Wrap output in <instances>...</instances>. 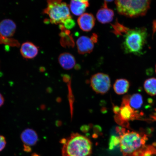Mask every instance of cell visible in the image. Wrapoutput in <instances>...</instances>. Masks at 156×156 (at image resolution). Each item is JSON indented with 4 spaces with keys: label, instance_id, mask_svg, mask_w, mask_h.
Masks as SVG:
<instances>
[{
    "label": "cell",
    "instance_id": "13",
    "mask_svg": "<svg viewBox=\"0 0 156 156\" xmlns=\"http://www.w3.org/2000/svg\"><path fill=\"white\" fill-rule=\"evenodd\" d=\"M107 3L105 2L103 6L99 10L97 14L98 20L102 24L110 23L112 20L114 16V11L108 8Z\"/></svg>",
    "mask_w": 156,
    "mask_h": 156
},
{
    "label": "cell",
    "instance_id": "8",
    "mask_svg": "<svg viewBox=\"0 0 156 156\" xmlns=\"http://www.w3.org/2000/svg\"><path fill=\"white\" fill-rule=\"evenodd\" d=\"M90 86L95 92L104 94L109 90L111 87L110 77L107 74L98 73L91 77Z\"/></svg>",
    "mask_w": 156,
    "mask_h": 156
},
{
    "label": "cell",
    "instance_id": "21",
    "mask_svg": "<svg viewBox=\"0 0 156 156\" xmlns=\"http://www.w3.org/2000/svg\"><path fill=\"white\" fill-rule=\"evenodd\" d=\"M114 31L113 32L116 35H122L125 34L129 29L119 23L116 22L114 25H113Z\"/></svg>",
    "mask_w": 156,
    "mask_h": 156
},
{
    "label": "cell",
    "instance_id": "26",
    "mask_svg": "<svg viewBox=\"0 0 156 156\" xmlns=\"http://www.w3.org/2000/svg\"><path fill=\"white\" fill-rule=\"evenodd\" d=\"M114 0H105V2H112Z\"/></svg>",
    "mask_w": 156,
    "mask_h": 156
},
{
    "label": "cell",
    "instance_id": "10",
    "mask_svg": "<svg viewBox=\"0 0 156 156\" xmlns=\"http://www.w3.org/2000/svg\"><path fill=\"white\" fill-rule=\"evenodd\" d=\"M21 138L24 144V150L29 152L31 151L30 146L36 145L37 142L38 136L34 130L28 128L22 132Z\"/></svg>",
    "mask_w": 156,
    "mask_h": 156
},
{
    "label": "cell",
    "instance_id": "3",
    "mask_svg": "<svg viewBox=\"0 0 156 156\" xmlns=\"http://www.w3.org/2000/svg\"><path fill=\"white\" fill-rule=\"evenodd\" d=\"M124 34L122 46L125 52L138 56L143 54L147 37V29L144 27L133 29H129Z\"/></svg>",
    "mask_w": 156,
    "mask_h": 156
},
{
    "label": "cell",
    "instance_id": "19",
    "mask_svg": "<svg viewBox=\"0 0 156 156\" xmlns=\"http://www.w3.org/2000/svg\"><path fill=\"white\" fill-rule=\"evenodd\" d=\"M144 87L146 92L151 96L156 95V79L150 78L145 81Z\"/></svg>",
    "mask_w": 156,
    "mask_h": 156
},
{
    "label": "cell",
    "instance_id": "4",
    "mask_svg": "<svg viewBox=\"0 0 156 156\" xmlns=\"http://www.w3.org/2000/svg\"><path fill=\"white\" fill-rule=\"evenodd\" d=\"M151 0H116L117 11L120 14L129 17L145 15Z\"/></svg>",
    "mask_w": 156,
    "mask_h": 156
},
{
    "label": "cell",
    "instance_id": "24",
    "mask_svg": "<svg viewBox=\"0 0 156 156\" xmlns=\"http://www.w3.org/2000/svg\"><path fill=\"white\" fill-rule=\"evenodd\" d=\"M5 102V99L3 95L0 93V107L4 104Z\"/></svg>",
    "mask_w": 156,
    "mask_h": 156
},
{
    "label": "cell",
    "instance_id": "25",
    "mask_svg": "<svg viewBox=\"0 0 156 156\" xmlns=\"http://www.w3.org/2000/svg\"><path fill=\"white\" fill-rule=\"evenodd\" d=\"M75 1H79L81 2H88V0H75Z\"/></svg>",
    "mask_w": 156,
    "mask_h": 156
},
{
    "label": "cell",
    "instance_id": "12",
    "mask_svg": "<svg viewBox=\"0 0 156 156\" xmlns=\"http://www.w3.org/2000/svg\"><path fill=\"white\" fill-rule=\"evenodd\" d=\"M20 51L23 58L26 59H32L37 55L39 48L32 42H27L21 45Z\"/></svg>",
    "mask_w": 156,
    "mask_h": 156
},
{
    "label": "cell",
    "instance_id": "7",
    "mask_svg": "<svg viewBox=\"0 0 156 156\" xmlns=\"http://www.w3.org/2000/svg\"><path fill=\"white\" fill-rule=\"evenodd\" d=\"M129 96H125L123 98L121 106L118 114H116L115 119L119 124L123 126L127 127L128 122L140 119L142 116L141 113H139L137 111L132 108L129 104Z\"/></svg>",
    "mask_w": 156,
    "mask_h": 156
},
{
    "label": "cell",
    "instance_id": "2",
    "mask_svg": "<svg viewBox=\"0 0 156 156\" xmlns=\"http://www.w3.org/2000/svg\"><path fill=\"white\" fill-rule=\"evenodd\" d=\"M62 156H89L92 152V143L87 137L78 133H73L63 139Z\"/></svg>",
    "mask_w": 156,
    "mask_h": 156
},
{
    "label": "cell",
    "instance_id": "6",
    "mask_svg": "<svg viewBox=\"0 0 156 156\" xmlns=\"http://www.w3.org/2000/svg\"><path fill=\"white\" fill-rule=\"evenodd\" d=\"M16 29V24L11 20L5 19L2 21L0 22V44L19 47L20 43L18 41L11 38Z\"/></svg>",
    "mask_w": 156,
    "mask_h": 156
},
{
    "label": "cell",
    "instance_id": "14",
    "mask_svg": "<svg viewBox=\"0 0 156 156\" xmlns=\"http://www.w3.org/2000/svg\"><path fill=\"white\" fill-rule=\"evenodd\" d=\"M58 62L64 69L67 70L73 69L76 64L75 57L68 52L60 54L58 57Z\"/></svg>",
    "mask_w": 156,
    "mask_h": 156
},
{
    "label": "cell",
    "instance_id": "18",
    "mask_svg": "<svg viewBox=\"0 0 156 156\" xmlns=\"http://www.w3.org/2000/svg\"><path fill=\"white\" fill-rule=\"evenodd\" d=\"M128 102L130 107L136 111L141 108L143 105V98L140 94H134L131 96H129Z\"/></svg>",
    "mask_w": 156,
    "mask_h": 156
},
{
    "label": "cell",
    "instance_id": "9",
    "mask_svg": "<svg viewBox=\"0 0 156 156\" xmlns=\"http://www.w3.org/2000/svg\"><path fill=\"white\" fill-rule=\"evenodd\" d=\"M97 41L98 36L95 34H93L90 38L85 36L80 37L76 42L78 52L80 54L91 53Z\"/></svg>",
    "mask_w": 156,
    "mask_h": 156
},
{
    "label": "cell",
    "instance_id": "11",
    "mask_svg": "<svg viewBox=\"0 0 156 156\" xmlns=\"http://www.w3.org/2000/svg\"><path fill=\"white\" fill-rule=\"evenodd\" d=\"M95 20V17L92 14L85 13L79 17L77 23L81 30L84 32H89L94 26Z\"/></svg>",
    "mask_w": 156,
    "mask_h": 156
},
{
    "label": "cell",
    "instance_id": "20",
    "mask_svg": "<svg viewBox=\"0 0 156 156\" xmlns=\"http://www.w3.org/2000/svg\"><path fill=\"white\" fill-rule=\"evenodd\" d=\"M156 153V150L154 147L150 146L145 150H138L130 155L131 156H153Z\"/></svg>",
    "mask_w": 156,
    "mask_h": 156
},
{
    "label": "cell",
    "instance_id": "15",
    "mask_svg": "<svg viewBox=\"0 0 156 156\" xmlns=\"http://www.w3.org/2000/svg\"><path fill=\"white\" fill-rule=\"evenodd\" d=\"M59 28L61 30L59 35L61 38L60 43L62 46L64 47L74 46L75 43L70 31L66 29L63 25H59Z\"/></svg>",
    "mask_w": 156,
    "mask_h": 156
},
{
    "label": "cell",
    "instance_id": "27",
    "mask_svg": "<svg viewBox=\"0 0 156 156\" xmlns=\"http://www.w3.org/2000/svg\"><path fill=\"white\" fill-rule=\"evenodd\" d=\"M155 72H156V66H155Z\"/></svg>",
    "mask_w": 156,
    "mask_h": 156
},
{
    "label": "cell",
    "instance_id": "23",
    "mask_svg": "<svg viewBox=\"0 0 156 156\" xmlns=\"http://www.w3.org/2000/svg\"><path fill=\"white\" fill-rule=\"evenodd\" d=\"M6 142L4 136L0 135V152L3 151L5 147Z\"/></svg>",
    "mask_w": 156,
    "mask_h": 156
},
{
    "label": "cell",
    "instance_id": "22",
    "mask_svg": "<svg viewBox=\"0 0 156 156\" xmlns=\"http://www.w3.org/2000/svg\"><path fill=\"white\" fill-rule=\"evenodd\" d=\"M120 137L115 136H112L110 139L109 147L110 149H112L115 146L119 145Z\"/></svg>",
    "mask_w": 156,
    "mask_h": 156
},
{
    "label": "cell",
    "instance_id": "17",
    "mask_svg": "<svg viewBox=\"0 0 156 156\" xmlns=\"http://www.w3.org/2000/svg\"><path fill=\"white\" fill-rule=\"evenodd\" d=\"M130 87V83L125 79L117 80L114 84V90L117 94L122 95L128 92Z\"/></svg>",
    "mask_w": 156,
    "mask_h": 156
},
{
    "label": "cell",
    "instance_id": "5",
    "mask_svg": "<svg viewBox=\"0 0 156 156\" xmlns=\"http://www.w3.org/2000/svg\"><path fill=\"white\" fill-rule=\"evenodd\" d=\"M119 137L120 149L124 156L131 155L138 151L147 140L145 134L134 131L124 132Z\"/></svg>",
    "mask_w": 156,
    "mask_h": 156
},
{
    "label": "cell",
    "instance_id": "16",
    "mask_svg": "<svg viewBox=\"0 0 156 156\" xmlns=\"http://www.w3.org/2000/svg\"><path fill=\"white\" fill-rule=\"evenodd\" d=\"M89 5L88 2H81L75 0H71L69 7L74 15L80 16L83 14Z\"/></svg>",
    "mask_w": 156,
    "mask_h": 156
},
{
    "label": "cell",
    "instance_id": "1",
    "mask_svg": "<svg viewBox=\"0 0 156 156\" xmlns=\"http://www.w3.org/2000/svg\"><path fill=\"white\" fill-rule=\"evenodd\" d=\"M47 6L43 13L47 15L52 24L63 25L66 29L73 28L75 22L70 14L69 7L63 0H46Z\"/></svg>",
    "mask_w": 156,
    "mask_h": 156
}]
</instances>
